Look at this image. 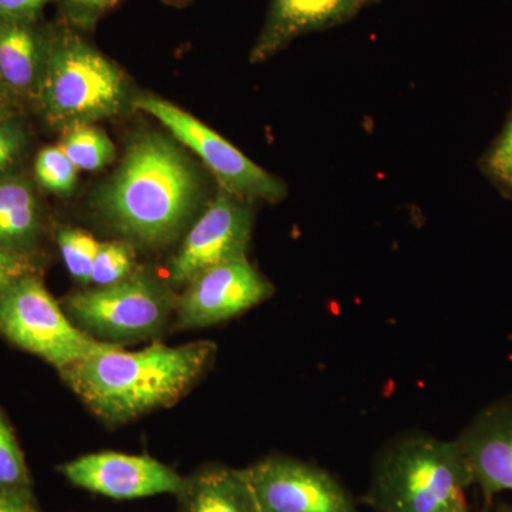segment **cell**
Here are the masks:
<instances>
[{
  "label": "cell",
  "mask_w": 512,
  "mask_h": 512,
  "mask_svg": "<svg viewBox=\"0 0 512 512\" xmlns=\"http://www.w3.org/2000/svg\"><path fill=\"white\" fill-rule=\"evenodd\" d=\"M217 345L210 340L141 350L121 346L84 357L59 370L84 406L110 426L140 419L185 396L210 369Z\"/></svg>",
  "instance_id": "cell-1"
},
{
  "label": "cell",
  "mask_w": 512,
  "mask_h": 512,
  "mask_svg": "<svg viewBox=\"0 0 512 512\" xmlns=\"http://www.w3.org/2000/svg\"><path fill=\"white\" fill-rule=\"evenodd\" d=\"M200 200V177L183 151L160 134H144L130 144L97 204L126 241L158 248L187 228Z\"/></svg>",
  "instance_id": "cell-2"
},
{
  "label": "cell",
  "mask_w": 512,
  "mask_h": 512,
  "mask_svg": "<svg viewBox=\"0 0 512 512\" xmlns=\"http://www.w3.org/2000/svg\"><path fill=\"white\" fill-rule=\"evenodd\" d=\"M471 487L456 440L407 431L377 454L363 501L375 512H470Z\"/></svg>",
  "instance_id": "cell-3"
},
{
  "label": "cell",
  "mask_w": 512,
  "mask_h": 512,
  "mask_svg": "<svg viewBox=\"0 0 512 512\" xmlns=\"http://www.w3.org/2000/svg\"><path fill=\"white\" fill-rule=\"evenodd\" d=\"M126 99V80L116 64L72 26L50 28L35 100L50 126L64 131L107 119L123 109Z\"/></svg>",
  "instance_id": "cell-4"
},
{
  "label": "cell",
  "mask_w": 512,
  "mask_h": 512,
  "mask_svg": "<svg viewBox=\"0 0 512 512\" xmlns=\"http://www.w3.org/2000/svg\"><path fill=\"white\" fill-rule=\"evenodd\" d=\"M62 306L87 335L123 346L160 335L175 315L177 299L171 286L143 272H133L116 284L74 292Z\"/></svg>",
  "instance_id": "cell-5"
},
{
  "label": "cell",
  "mask_w": 512,
  "mask_h": 512,
  "mask_svg": "<svg viewBox=\"0 0 512 512\" xmlns=\"http://www.w3.org/2000/svg\"><path fill=\"white\" fill-rule=\"evenodd\" d=\"M0 335L57 370L111 346L87 335L67 316L40 274L20 279L0 298Z\"/></svg>",
  "instance_id": "cell-6"
},
{
  "label": "cell",
  "mask_w": 512,
  "mask_h": 512,
  "mask_svg": "<svg viewBox=\"0 0 512 512\" xmlns=\"http://www.w3.org/2000/svg\"><path fill=\"white\" fill-rule=\"evenodd\" d=\"M134 104L160 121L175 140L194 151L215 175L222 190L245 201L278 202L285 197L286 187L281 180L266 173L264 168L187 111L154 96L138 97Z\"/></svg>",
  "instance_id": "cell-7"
},
{
  "label": "cell",
  "mask_w": 512,
  "mask_h": 512,
  "mask_svg": "<svg viewBox=\"0 0 512 512\" xmlns=\"http://www.w3.org/2000/svg\"><path fill=\"white\" fill-rule=\"evenodd\" d=\"M244 473L261 512H359L338 478L299 458L275 454Z\"/></svg>",
  "instance_id": "cell-8"
},
{
  "label": "cell",
  "mask_w": 512,
  "mask_h": 512,
  "mask_svg": "<svg viewBox=\"0 0 512 512\" xmlns=\"http://www.w3.org/2000/svg\"><path fill=\"white\" fill-rule=\"evenodd\" d=\"M252 215L249 201L222 190L188 229L168 266L171 288L185 286L207 269L247 258Z\"/></svg>",
  "instance_id": "cell-9"
},
{
  "label": "cell",
  "mask_w": 512,
  "mask_h": 512,
  "mask_svg": "<svg viewBox=\"0 0 512 512\" xmlns=\"http://www.w3.org/2000/svg\"><path fill=\"white\" fill-rule=\"evenodd\" d=\"M274 292V285L248 258L214 266L184 286L175 308V329H201L227 322L265 302Z\"/></svg>",
  "instance_id": "cell-10"
},
{
  "label": "cell",
  "mask_w": 512,
  "mask_h": 512,
  "mask_svg": "<svg viewBox=\"0 0 512 512\" xmlns=\"http://www.w3.org/2000/svg\"><path fill=\"white\" fill-rule=\"evenodd\" d=\"M70 483L114 500H136L183 491L187 478L150 456L100 451L60 467Z\"/></svg>",
  "instance_id": "cell-11"
},
{
  "label": "cell",
  "mask_w": 512,
  "mask_h": 512,
  "mask_svg": "<svg viewBox=\"0 0 512 512\" xmlns=\"http://www.w3.org/2000/svg\"><path fill=\"white\" fill-rule=\"evenodd\" d=\"M454 440L490 510L497 495L512 491V392L478 410Z\"/></svg>",
  "instance_id": "cell-12"
},
{
  "label": "cell",
  "mask_w": 512,
  "mask_h": 512,
  "mask_svg": "<svg viewBox=\"0 0 512 512\" xmlns=\"http://www.w3.org/2000/svg\"><path fill=\"white\" fill-rule=\"evenodd\" d=\"M375 0H272L251 62H265L308 33L342 25Z\"/></svg>",
  "instance_id": "cell-13"
},
{
  "label": "cell",
  "mask_w": 512,
  "mask_h": 512,
  "mask_svg": "<svg viewBox=\"0 0 512 512\" xmlns=\"http://www.w3.org/2000/svg\"><path fill=\"white\" fill-rule=\"evenodd\" d=\"M50 28L0 18V82L13 96L36 100L49 50Z\"/></svg>",
  "instance_id": "cell-14"
},
{
  "label": "cell",
  "mask_w": 512,
  "mask_h": 512,
  "mask_svg": "<svg viewBox=\"0 0 512 512\" xmlns=\"http://www.w3.org/2000/svg\"><path fill=\"white\" fill-rule=\"evenodd\" d=\"M45 217L35 184L26 175L0 177V249L36 256Z\"/></svg>",
  "instance_id": "cell-15"
},
{
  "label": "cell",
  "mask_w": 512,
  "mask_h": 512,
  "mask_svg": "<svg viewBox=\"0 0 512 512\" xmlns=\"http://www.w3.org/2000/svg\"><path fill=\"white\" fill-rule=\"evenodd\" d=\"M180 512H261L244 468L208 466L187 478Z\"/></svg>",
  "instance_id": "cell-16"
},
{
  "label": "cell",
  "mask_w": 512,
  "mask_h": 512,
  "mask_svg": "<svg viewBox=\"0 0 512 512\" xmlns=\"http://www.w3.org/2000/svg\"><path fill=\"white\" fill-rule=\"evenodd\" d=\"M59 147L77 170L83 171L101 170L116 156V147L109 136L90 124L64 130Z\"/></svg>",
  "instance_id": "cell-17"
},
{
  "label": "cell",
  "mask_w": 512,
  "mask_h": 512,
  "mask_svg": "<svg viewBox=\"0 0 512 512\" xmlns=\"http://www.w3.org/2000/svg\"><path fill=\"white\" fill-rule=\"evenodd\" d=\"M56 238L70 275L82 284H92L94 259L100 242L87 232L70 228L60 229Z\"/></svg>",
  "instance_id": "cell-18"
},
{
  "label": "cell",
  "mask_w": 512,
  "mask_h": 512,
  "mask_svg": "<svg viewBox=\"0 0 512 512\" xmlns=\"http://www.w3.org/2000/svg\"><path fill=\"white\" fill-rule=\"evenodd\" d=\"M0 487L32 491V477L8 417L0 409Z\"/></svg>",
  "instance_id": "cell-19"
},
{
  "label": "cell",
  "mask_w": 512,
  "mask_h": 512,
  "mask_svg": "<svg viewBox=\"0 0 512 512\" xmlns=\"http://www.w3.org/2000/svg\"><path fill=\"white\" fill-rule=\"evenodd\" d=\"M136 252L134 245L126 241L100 242L94 259L92 284L107 286L123 281L134 272Z\"/></svg>",
  "instance_id": "cell-20"
},
{
  "label": "cell",
  "mask_w": 512,
  "mask_h": 512,
  "mask_svg": "<svg viewBox=\"0 0 512 512\" xmlns=\"http://www.w3.org/2000/svg\"><path fill=\"white\" fill-rule=\"evenodd\" d=\"M35 177L43 190L67 195L76 185L77 168L59 146L43 148L35 160Z\"/></svg>",
  "instance_id": "cell-21"
},
{
  "label": "cell",
  "mask_w": 512,
  "mask_h": 512,
  "mask_svg": "<svg viewBox=\"0 0 512 512\" xmlns=\"http://www.w3.org/2000/svg\"><path fill=\"white\" fill-rule=\"evenodd\" d=\"M481 171L504 197L512 200V110L500 136L481 158Z\"/></svg>",
  "instance_id": "cell-22"
},
{
  "label": "cell",
  "mask_w": 512,
  "mask_h": 512,
  "mask_svg": "<svg viewBox=\"0 0 512 512\" xmlns=\"http://www.w3.org/2000/svg\"><path fill=\"white\" fill-rule=\"evenodd\" d=\"M28 146V131L19 117L0 123V177L16 173Z\"/></svg>",
  "instance_id": "cell-23"
},
{
  "label": "cell",
  "mask_w": 512,
  "mask_h": 512,
  "mask_svg": "<svg viewBox=\"0 0 512 512\" xmlns=\"http://www.w3.org/2000/svg\"><path fill=\"white\" fill-rule=\"evenodd\" d=\"M67 22L73 28L90 29L120 0H57Z\"/></svg>",
  "instance_id": "cell-24"
},
{
  "label": "cell",
  "mask_w": 512,
  "mask_h": 512,
  "mask_svg": "<svg viewBox=\"0 0 512 512\" xmlns=\"http://www.w3.org/2000/svg\"><path fill=\"white\" fill-rule=\"evenodd\" d=\"M33 274H40L36 256L0 249V298L20 279Z\"/></svg>",
  "instance_id": "cell-25"
},
{
  "label": "cell",
  "mask_w": 512,
  "mask_h": 512,
  "mask_svg": "<svg viewBox=\"0 0 512 512\" xmlns=\"http://www.w3.org/2000/svg\"><path fill=\"white\" fill-rule=\"evenodd\" d=\"M56 0H0V18L36 22L42 10Z\"/></svg>",
  "instance_id": "cell-26"
},
{
  "label": "cell",
  "mask_w": 512,
  "mask_h": 512,
  "mask_svg": "<svg viewBox=\"0 0 512 512\" xmlns=\"http://www.w3.org/2000/svg\"><path fill=\"white\" fill-rule=\"evenodd\" d=\"M0 512H42L32 491L0 487Z\"/></svg>",
  "instance_id": "cell-27"
},
{
  "label": "cell",
  "mask_w": 512,
  "mask_h": 512,
  "mask_svg": "<svg viewBox=\"0 0 512 512\" xmlns=\"http://www.w3.org/2000/svg\"><path fill=\"white\" fill-rule=\"evenodd\" d=\"M20 100L9 92L8 87L0 82V123L18 119Z\"/></svg>",
  "instance_id": "cell-28"
},
{
  "label": "cell",
  "mask_w": 512,
  "mask_h": 512,
  "mask_svg": "<svg viewBox=\"0 0 512 512\" xmlns=\"http://www.w3.org/2000/svg\"><path fill=\"white\" fill-rule=\"evenodd\" d=\"M485 512H512L511 504H498L497 507H491L490 510H485Z\"/></svg>",
  "instance_id": "cell-29"
}]
</instances>
